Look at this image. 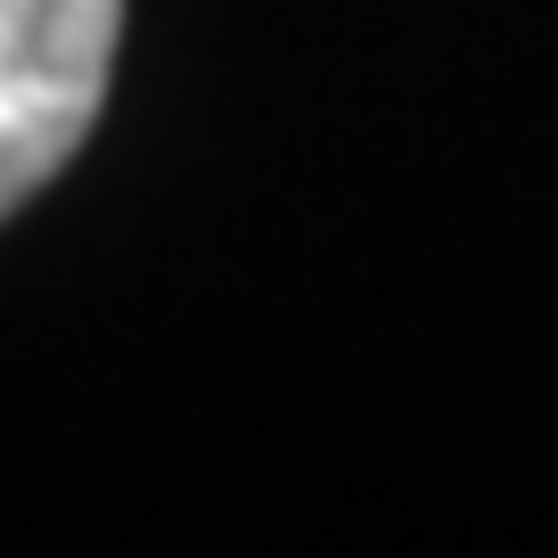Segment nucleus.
Returning a JSON list of instances; mask_svg holds the SVG:
<instances>
[{
	"mask_svg": "<svg viewBox=\"0 0 558 558\" xmlns=\"http://www.w3.org/2000/svg\"><path fill=\"white\" fill-rule=\"evenodd\" d=\"M116 41L123 0H0V222L90 140Z\"/></svg>",
	"mask_w": 558,
	"mask_h": 558,
	"instance_id": "1",
	"label": "nucleus"
}]
</instances>
